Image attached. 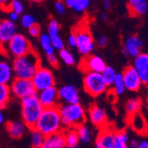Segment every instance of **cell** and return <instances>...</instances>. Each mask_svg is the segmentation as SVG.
<instances>
[{"label":"cell","instance_id":"54","mask_svg":"<svg viewBox=\"0 0 148 148\" xmlns=\"http://www.w3.org/2000/svg\"><path fill=\"white\" fill-rule=\"evenodd\" d=\"M128 148H129V147H128Z\"/></svg>","mask_w":148,"mask_h":148},{"label":"cell","instance_id":"17","mask_svg":"<svg viewBox=\"0 0 148 148\" xmlns=\"http://www.w3.org/2000/svg\"><path fill=\"white\" fill-rule=\"evenodd\" d=\"M116 132L106 126L100 129V132L96 139L97 148H112Z\"/></svg>","mask_w":148,"mask_h":148},{"label":"cell","instance_id":"44","mask_svg":"<svg viewBox=\"0 0 148 148\" xmlns=\"http://www.w3.org/2000/svg\"><path fill=\"white\" fill-rule=\"evenodd\" d=\"M11 2H12V0H0V8L7 12Z\"/></svg>","mask_w":148,"mask_h":148},{"label":"cell","instance_id":"5","mask_svg":"<svg viewBox=\"0 0 148 148\" xmlns=\"http://www.w3.org/2000/svg\"><path fill=\"white\" fill-rule=\"evenodd\" d=\"M76 36V46L79 53L82 56H87L91 54L95 47L93 37L90 32L88 24L85 21H82L73 29Z\"/></svg>","mask_w":148,"mask_h":148},{"label":"cell","instance_id":"21","mask_svg":"<svg viewBox=\"0 0 148 148\" xmlns=\"http://www.w3.org/2000/svg\"><path fill=\"white\" fill-rule=\"evenodd\" d=\"M41 148H66L63 132L60 131L46 136Z\"/></svg>","mask_w":148,"mask_h":148},{"label":"cell","instance_id":"23","mask_svg":"<svg viewBox=\"0 0 148 148\" xmlns=\"http://www.w3.org/2000/svg\"><path fill=\"white\" fill-rule=\"evenodd\" d=\"M14 75L12 65L5 60H0V84H9Z\"/></svg>","mask_w":148,"mask_h":148},{"label":"cell","instance_id":"33","mask_svg":"<svg viewBox=\"0 0 148 148\" xmlns=\"http://www.w3.org/2000/svg\"><path fill=\"white\" fill-rule=\"evenodd\" d=\"M60 27L59 22L55 19H51L47 27V34L49 35L50 38L60 36Z\"/></svg>","mask_w":148,"mask_h":148},{"label":"cell","instance_id":"26","mask_svg":"<svg viewBox=\"0 0 148 148\" xmlns=\"http://www.w3.org/2000/svg\"><path fill=\"white\" fill-rule=\"evenodd\" d=\"M129 135L125 130L116 132L114 142L112 148H128Z\"/></svg>","mask_w":148,"mask_h":148},{"label":"cell","instance_id":"28","mask_svg":"<svg viewBox=\"0 0 148 148\" xmlns=\"http://www.w3.org/2000/svg\"><path fill=\"white\" fill-rule=\"evenodd\" d=\"M76 132H77V135L79 138L80 142L82 143H89L91 139V131L90 130L89 127H87L86 125H84V123L81 124L79 126H77L75 128Z\"/></svg>","mask_w":148,"mask_h":148},{"label":"cell","instance_id":"22","mask_svg":"<svg viewBox=\"0 0 148 148\" xmlns=\"http://www.w3.org/2000/svg\"><path fill=\"white\" fill-rule=\"evenodd\" d=\"M64 140H65V147L66 148H79V138L75 128H69L62 130Z\"/></svg>","mask_w":148,"mask_h":148},{"label":"cell","instance_id":"11","mask_svg":"<svg viewBox=\"0 0 148 148\" xmlns=\"http://www.w3.org/2000/svg\"><path fill=\"white\" fill-rule=\"evenodd\" d=\"M122 75L126 90L132 92H136L139 90L143 84L137 70L134 69L133 66L130 65L126 66L123 71Z\"/></svg>","mask_w":148,"mask_h":148},{"label":"cell","instance_id":"41","mask_svg":"<svg viewBox=\"0 0 148 148\" xmlns=\"http://www.w3.org/2000/svg\"><path fill=\"white\" fill-rule=\"evenodd\" d=\"M46 57H47L48 63L51 66H53V68H58V66H59V60H58V58L56 57L55 54L49 55V56H46Z\"/></svg>","mask_w":148,"mask_h":148},{"label":"cell","instance_id":"2","mask_svg":"<svg viewBox=\"0 0 148 148\" xmlns=\"http://www.w3.org/2000/svg\"><path fill=\"white\" fill-rule=\"evenodd\" d=\"M40 66H41V60L38 54L34 50H31L22 56L14 58L12 68L14 77L31 79Z\"/></svg>","mask_w":148,"mask_h":148},{"label":"cell","instance_id":"19","mask_svg":"<svg viewBox=\"0 0 148 148\" xmlns=\"http://www.w3.org/2000/svg\"><path fill=\"white\" fill-rule=\"evenodd\" d=\"M127 5L132 16H142L148 12L147 0H128Z\"/></svg>","mask_w":148,"mask_h":148},{"label":"cell","instance_id":"15","mask_svg":"<svg viewBox=\"0 0 148 148\" xmlns=\"http://www.w3.org/2000/svg\"><path fill=\"white\" fill-rule=\"evenodd\" d=\"M132 66L137 70L142 84L148 85V53L140 52L134 58Z\"/></svg>","mask_w":148,"mask_h":148},{"label":"cell","instance_id":"46","mask_svg":"<svg viewBox=\"0 0 148 148\" xmlns=\"http://www.w3.org/2000/svg\"><path fill=\"white\" fill-rule=\"evenodd\" d=\"M45 52V54L46 56H49V55H52V54H55V49L54 47H53L52 45H50L48 47H46L45 49H44Z\"/></svg>","mask_w":148,"mask_h":148},{"label":"cell","instance_id":"39","mask_svg":"<svg viewBox=\"0 0 148 148\" xmlns=\"http://www.w3.org/2000/svg\"><path fill=\"white\" fill-rule=\"evenodd\" d=\"M29 29V34L32 36V37H39L40 35H41V28L40 26L36 23H35L34 25H32L31 27L28 29Z\"/></svg>","mask_w":148,"mask_h":148},{"label":"cell","instance_id":"40","mask_svg":"<svg viewBox=\"0 0 148 148\" xmlns=\"http://www.w3.org/2000/svg\"><path fill=\"white\" fill-rule=\"evenodd\" d=\"M54 9L55 11L60 15H64L66 12V8H65V5L61 2V1H56L54 4Z\"/></svg>","mask_w":148,"mask_h":148},{"label":"cell","instance_id":"31","mask_svg":"<svg viewBox=\"0 0 148 148\" xmlns=\"http://www.w3.org/2000/svg\"><path fill=\"white\" fill-rule=\"evenodd\" d=\"M45 136L40 131L31 129V146L32 148H41L45 141Z\"/></svg>","mask_w":148,"mask_h":148},{"label":"cell","instance_id":"37","mask_svg":"<svg viewBox=\"0 0 148 148\" xmlns=\"http://www.w3.org/2000/svg\"><path fill=\"white\" fill-rule=\"evenodd\" d=\"M51 43L56 51H60L61 49L64 48V42L62 38L60 37V36H57L51 38Z\"/></svg>","mask_w":148,"mask_h":148},{"label":"cell","instance_id":"45","mask_svg":"<svg viewBox=\"0 0 148 148\" xmlns=\"http://www.w3.org/2000/svg\"><path fill=\"white\" fill-rule=\"evenodd\" d=\"M8 20H10L11 21L15 22L16 21L19 20L20 15H18L17 13H15L14 12H12V11H8Z\"/></svg>","mask_w":148,"mask_h":148},{"label":"cell","instance_id":"25","mask_svg":"<svg viewBox=\"0 0 148 148\" xmlns=\"http://www.w3.org/2000/svg\"><path fill=\"white\" fill-rule=\"evenodd\" d=\"M111 88H112L113 94L114 96H117V97L122 96L123 94L125 92L126 89H125V86H124L122 73H117L116 74Z\"/></svg>","mask_w":148,"mask_h":148},{"label":"cell","instance_id":"53","mask_svg":"<svg viewBox=\"0 0 148 148\" xmlns=\"http://www.w3.org/2000/svg\"><path fill=\"white\" fill-rule=\"evenodd\" d=\"M146 102H147V104H148V97H147V99H146Z\"/></svg>","mask_w":148,"mask_h":148},{"label":"cell","instance_id":"34","mask_svg":"<svg viewBox=\"0 0 148 148\" xmlns=\"http://www.w3.org/2000/svg\"><path fill=\"white\" fill-rule=\"evenodd\" d=\"M132 118V125L134 127V129L137 130H140V131H144V130L145 129V123L144 121V118L142 116H140L138 114H135L131 116Z\"/></svg>","mask_w":148,"mask_h":148},{"label":"cell","instance_id":"50","mask_svg":"<svg viewBox=\"0 0 148 148\" xmlns=\"http://www.w3.org/2000/svg\"><path fill=\"white\" fill-rule=\"evenodd\" d=\"M100 18L104 21H107V19H108V14H107V12H101V15H100Z\"/></svg>","mask_w":148,"mask_h":148},{"label":"cell","instance_id":"16","mask_svg":"<svg viewBox=\"0 0 148 148\" xmlns=\"http://www.w3.org/2000/svg\"><path fill=\"white\" fill-rule=\"evenodd\" d=\"M59 99L63 104L80 103V95L77 88L72 84H66L58 89Z\"/></svg>","mask_w":148,"mask_h":148},{"label":"cell","instance_id":"51","mask_svg":"<svg viewBox=\"0 0 148 148\" xmlns=\"http://www.w3.org/2000/svg\"><path fill=\"white\" fill-rule=\"evenodd\" d=\"M5 122V115L3 113V108H0V124H2Z\"/></svg>","mask_w":148,"mask_h":148},{"label":"cell","instance_id":"1","mask_svg":"<svg viewBox=\"0 0 148 148\" xmlns=\"http://www.w3.org/2000/svg\"><path fill=\"white\" fill-rule=\"evenodd\" d=\"M33 129L40 131L46 137L63 130L59 106L45 107Z\"/></svg>","mask_w":148,"mask_h":148},{"label":"cell","instance_id":"6","mask_svg":"<svg viewBox=\"0 0 148 148\" xmlns=\"http://www.w3.org/2000/svg\"><path fill=\"white\" fill-rule=\"evenodd\" d=\"M84 90L91 97H99L105 93L107 90L101 73L86 72L84 77Z\"/></svg>","mask_w":148,"mask_h":148},{"label":"cell","instance_id":"43","mask_svg":"<svg viewBox=\"0 0 148 148\" xmlns=\"http://www.w3.org/2000/svg\"><path fill=\"white\" fill-rule=\"evenodd\" d=\"M107 44H108V38H107L106 36H102L98 39L97 45H98L99 47L104 48V47H106L107 45Z\"/></svg>","mask_w":148,"mask_h":148},{"label":"cell","instance_id":"36","mask_svg":"<svg viewBox=\"0 0 148 148\" xmlns=\"http://www.w3.org/2000/svg\"><path fill=\"white\" fill-rule=\"evenodd\" d=\"M35 23H36V19L31 14H28L27 13V14H23L21 18V24L25 29H29V27H31Z\"/></svg>","mask_w":148,"mask_h":148},{"label":"cell","instance_id":"4","mask_svg":"<svg viewBox=\"0 0 148 148\" xmlns=\"http://www.w3.org/2000/svg\"><path fill=\"white\" fill-rule=\"evenodd\" d=\"M21 100L22 122L28 126L29 129H33L44 107L40 103L36 94L26 97Z\"/></svg>","mask_w":148,"mask_h":148},{"label":"cell","instance_id":"29","mask_svg":"<svg viewBox=\"0 0 148 148\" xmlns=\"http://www.w3.org/2000/svg\"><path fill=\"white\" fill-rule=\"evenodd\" d=\"M11 90L8 84H0V108H4L11 99Z\"/></svg>","mask_w":148,"mask_h":148},{"label":"cell","instance_id":"7","mask_svg":"<svg viewBox=\"0 0 148 148\" xmlns=\"http://www.w3.org/2000/svg\"><path fill=\"white\" fill-rule=\"evenodd\" d=\"M5 48L8 54L13 58L22 56L32 50L29 40L24 35L19 33H16L11 38L10 41L5 45Z\"/></svg>","mask_w":148,"mask_h":148},{"label":"cell","instance_id":"12","mask_svg":"<svg viewBox=\"0 0 148 148\" xmlns=\"http://www.w3.org/2000/svg\"><path fill=\"white\" fill-rule=\"evenodd\" d=\"M37 98L43 107H51L59 106V94L58 89L54 86L44 89L36 93Z\"/></svg>","mask_w":148,"mask_h":148},{"label":"cell","instance_id":"42","mask_svg":"<svg viewBox=\"0 0 148 148\" xmlns=\"http://www.w3.org/2000/svg\"><path fill=\"white\" fill-rule=\"evenodd\" d=\"M68 43H69V45L72 48H75L76 46V36H75V34L74 31H72L68 38Z\"/></svg>","mask_w":148,"mask_h":148},{"label":"cell","instance_id":"9","mask_svg":"<svg viewBox=\"0 0 148 148\" xmlns=\"http://www.w3.org/2000/svg\"><path fill=\"white\" fill-rule=\"evenodd\" d=\"M31 82L36 91H40L51 86H54L55 78L50 69L40 66L32 76Z\"/></svg>","mask_w":148,"mask_h":148},{"label":"cell","instance_id":"27","mask_svg":"<svg viewBox=\"0 0 148 148\" xmlns=\"http://www.w3.org/2000/svg\"><path fill=\"white\" fill-rule=\"evenodd\" d=\"M124 108H125V111H126L127 114L132 116L133 114H138V111L140 110V108H141V101L138 98L130 99L126 102Z\"/></svg>","mask_w":148,"mask_h":148},{"label":"cell","instance_id":"10","mask_svg":"<svg viewBox=\"0 0 148 148\" xmlns=\"http://www.w3.org/2000/svg\"><path fill=\"white\" fill-rule=\"evenodd\" d=\"M106 66V64L104 60V59L99 55H87L84 56V59H82L79 68L81 70L84 72H98L101 73L105 68Z\"/></svg>","mask_w":148,"mask_h":148},{"label":"cell","instance_id":"24","mask_svg":"<svg viewBox=\"0 0 148 148\" xmlns=\"http://www.w3.org/2000/svg\"><path fill=\"white\" fill-rule=\"evenodd\" d=\"M65 4L76 12H84L90 6V0H65Z\"/></svg>","mask_w":148,"mask_h":148},{"label":"cell","instance_id":"47","mask_svg":"<svg viewBox=\"0 0 148 148\" xmlns=\"http://www.w3.org/2000/svg\"><path fill=\"white\" fill-rule=\"evenodd\" d=\"M102 4H103V6L106 10H109L111 8V5H112L111 0H102Z\"/></svg>","mask_w":148,"mask_h":148},{"label":"cell","instance_id":"14","mask_svg":"<svg viewBox=\"0 0 148 148\" xmlns=\"http://www.w3.org/2000/svg\"><path fill=\"white\" fill-rule=\"evenodd\" d=\"M88 119L91 124L99 129L107 125V114L103 107L98 105H92L88 110Z\"/></svg>","mask_w":148,"mask_h":148},{"label":"cell","instance_id":"48","mask_svg":"<svg viewBox=\"0 0 148 148\" xmlns=\"http://www.w3.org/2000/svg\"><path fill=\"white\" fill-rule=\"evenodd\" d=\"M138 148H148V141L145 139L138 141Z\"/></svg>","mask_w":148,"mask_h":148},{"label":"cell","instance_id":"30","mask_svg":"<svg viewBox=\"0 0 148 148\" xmlns=\"http://www.w3.org/2000/svg\"><path fill=\"white\" fill-rule=\"evenodd\" d=\"M116 74L117 73L115 72L114 69L112 68V66H107V65L105 68V69L101 72V75L103 77L104 82L106 83V86L108 88H110L112 86Z\"/></svg>","mask_w":148,"mask_h":148},{"label":"cell","instance_id":"52","mask_svg":"<svg viewBox=\"0 0 148 148\" xmlns=\"http://www.w3.org/2000/svg\"><path fill=\"white\" fill-rule=\"evenodd\" d=\"M29 1L33 2V3H41L44 0H29Z\"/></svg>","mask_w":148,"mask_h":148},{"label":"cell","instance_id":"32","mask_svg":"<svg viewBox=\"0 0 148 148\" xmlns=\"http://www.w3.org/2000/svg\"><path fill=\"white\" fill-rule=\"evenodd\" d=\"M59 55H60V60L66 65L72 66L75 63V59L74 55L69 50H66L65 48L61 49L60 51H59Z\"/></svg>","mask_w":148,"mask_h":148},{"label":"cell","instance_id":"3","mask_svg":"<svg viewBox=\"0 0 148 148\" xmlns=\"http://www.w3.org/2000/svg\"><path fill=\"white\" fill-rule=\"evenodd\" d=\"M59 106L60 114L63 128H76L84 123L86 114L84 108L80 103L75 104H63Z\"/></svg>","mask_w":148,"mask_h":148},{"label":"cell","instance_id":"49","mask_svg":"<svg viewBox=\"0 0 148 148\" xmlns=\"http://www.w3.org/2000/svg\"><path fill=\"white\" fill-rule=\"evenodd\" d=\"M138 141L137 139H132L130 142V146H128L129 148H138Z\"/></svg>","mask_w":148,"mask_h":148},{"label":"cell","instance_id":"18","mask_svg":"<svg viewBox=\"0 0 148 148\" xmlns=\"http://www.w3.org/2000/svg\"><path fill=\"white\" fill-rule=\"evenodd\" d=\"M16 33L15 22L8 19L0 21V45L5 46Z\"/></svg>","mask_w":148,"mask_h":148},{"label":"cell","instance_id":"8","mask_svg":"<svg viewBox=\"0 0 148 148\" xmlns=\"http://www.w3.org/2000/svg\"><path fill=\"white\" fill-rule=\"evenodd\" d=\"M9 87L12 95L20 99L34 95L37 92L31 82V79H21L15 77L10 83Z\"/></svg>","mask_w":148,"mask_h":148},{"label":"cell","instance_id":"38","mask_svg":"<svg viewBox=\"0 0 148 148\" xmlns=\"http://www.w3.org/2000/svg\"><path fill=\"white\" fill-rule=\"evenodd\" d=\"M39 38V43H40V45L43 49H45L46 47L51 45V38L49 36V35L46 33V34H41L40 36L38 37Z\"/></svg>","mask_w":148,"mask_h":148},{"label":"cell","instance_id":"20","mask_svg":"<svg viewBox=\"0 0 148 148\" xmlns=\"http://www.w3.org/2000/svg\"><path fill=\"white\" fill-rule=\"evenodd\" d=\"M27 129H29L23 122L19 121H11L6 123V130L8 134L12 138H21L24 136V134L27 131Z\"/></svg>","mask_w":148,"mask_h":148},{"label":"cell","instance_id":"13","mask_svg":"<svg viewBox=\"0 0 148 148\" xmlns=\"http://www.w3.org/2000/svg\"><path fill=\"white\" fill-rule=\"evenodd\" d=\"M143 47V41L138 36L132 35L128 36L123 42V52L130 58H135L141 52Z\"/></svg>","mask_w":148,"mask_h":148},{"label":"cell","instance_id":"35","mask_svg":"<svg viewBox=\"0 0 148 148\" xmlns=\"http://www.w3.org/2000/svg\"><path fill=\"white\" fill-rule=\"evenodd\" d=\"M8 11L14 12L18 15H21L24 11V5L20 0H12V2L9 5Z\"/></svg>","mask_w":148,"mask_h":148}]
</instances>
